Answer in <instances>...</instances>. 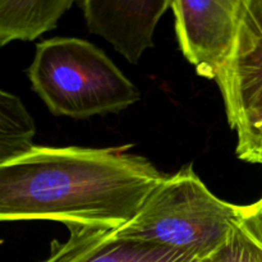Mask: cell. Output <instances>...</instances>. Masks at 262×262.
<instances>
[{"instance_id": "7a4b0ae2", "label": "cell", "mask_w": 262, "mask_h": 262, "mask_svg": "<svg viewBox=\"0 0 262 262\" xmlns=\"http://www.w3.org/2000/svg\"><path fill=\"white\" fill-rule=\"evenodd\" d=\"M27 74L33 91L56 117L115 114L141 97L106 54L82 38L54 37L37 43Z\"/></svg>"}, {"instance_id": "9c48e42d", "label": "cell", "mask_w": 262, "mask_h": 262, "mask_svg": "<svg viewBox=\"0 0 262 262\" xmlns=\"http://www.w3.org/2000/svg\"><path fill=\"white\" fill-rule=\"evenodd\" d=\"M35 122L19 97L0 90V165L35 147Z\"/></svg>"}, {"instance_id": "ba28073f", "label": "cell", "mask_w": 262, "mask_h": 262, "mask_svg": "<svg viewBox=\"0 0 262 262\" xmlns=\"http://www.w3.org/2000/svg\"><path fill=\"white\" fill-rule=\"evenodd\" d=\"M73 0H0V46L54 30Z\"/></svg>"}, {"instance_id": "5b68a950", "label": "cell", "mask_w": 262, "mask_h": 262, "mask_svg": "<svg viewBox=\"0 0 262 262\" xmlns=\"http://www.w3.org/2000/svg\"><path fill=\"white\" fill-rule=\"evenodd\" d=\"M216 82L233 129L262 109V0H241L234 49Z\"/></svg>"}, {"instance_id": "8fae6325", "label": "cell", "mask_w": 262, "mask_h": 262, "mask_svg": "<svg viewBox=\"0 0 262 262\" xmlns=\"http://www.w3.org/2000/svg\"><path fill=\"white\" fill-rule=\"evenodd\" d=\"M237 156L243 161L262 165V109L246 117L235 128Z\"/></svg>"}, {"instance_id": "30bf717a", "label": "cell", "mask_w": 262, "mask_h": 262, "mask_svg": "<svg viewBox=\"0 0 262 262\" xmlns=\"http://www.w3.org/2000/svg\"><path fill=\"white\" fill-rule=\"evenodd\" d=\"M212 260L214 262H262V247L239 223L228 242L212 256Z\"/></svg>"}, {"instance_id": "3957f363", "label": "cell", "mask_w": 262, "mask_h": 262, "mask_svg": "<svg viewBox=\"0 0 262 262\" xmlns=\"http://www.w3.org/2000/svg\"><path fill=\"white\" fill-rule=\"evenodd\" d=\"M239 223L241 206L217 199L188 165L164 177L136 216L114 232L211 258Z\"/></svg>"}, {"instance_id": "7c38bea8", "label": "cell", "mask_w": 262, "mask_h": 262, "mask_svg": "<svg viewBox=\"0 0 262 262\" xmlns=\"http://www.w3.org/2000/svg\"><path fill=\"white\" fill-rule=\"evenodd\" d=\"M241 224L262 247V197L255 204L241 206Z\"/></svg>"}, {"instance_id": "8992f818", "label": "cell", "mask_w": 262, "mask_h": 262, "mask_svg": "<svg viewBox=\"0 0 262 262\" xmlns=\"http://www.w3.org/2000/svg\"><path fill=\"white\" fill-rule=\"evenodd\" d=\"M90 32L112 43L129 63L137 64L154 46V32L170 0H79Z\"/></svg>"}, {"instance_id": "6da1fadb", "label": "cell", "mask_w": 262, "mask_h": 262, "mask_svg": "<svg viewBox=\"0 0 262 262\" xmlns=\"http://www.w3.org/2000/svg\"><path fill=\"white\" fill-rule=\"evenodd\" d=\"M164 177L147 159L122 150L35 146L0 165V222L115 230L136 216Z\"/></svg>"}, {"instance_id": "277c9868", "label": "cell", "mask_w": 262, "mask_h": 262, "mask_svg": "<svg viewBox=\"0 0 262 262\" xmlns=\"http://www.w3.org/2000/svg\"><path fill=\"white\" fill-rule=\"evenodd\" d=\"M241 0H174L179 48L200 76L216 79L229 60L238 31Z\"/></svg>"}, {"instance_id": "52a82bcc", "label": "cell", "mask_w": 262, "mask_h": 262, "mask_svg": "<svg viewBox=\"0 0 262 262\" xmlns=\"http://www.w3.org/2000/svg\"><path fill=\"white\" fill-rule=\"evenodd\" d=\"M69 238L54 241L50 255L42 262H214L192 252L140 241L125 239L104 228L66 225Z\"/></svg>"}]
</instances>
